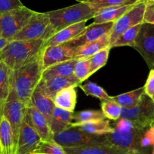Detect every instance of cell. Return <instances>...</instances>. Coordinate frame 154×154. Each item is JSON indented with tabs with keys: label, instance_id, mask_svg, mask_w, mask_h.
Instances as JSON below:
<instances>
[{
	"label": "cell",
	"instance_id": "cell-1",
	"mask_svg": "<svg viewBox=\"0 0 154 154\" xmlns=\"http://www.w3.org/2000/svg\"><path fill=\"white\" fill-rule=\"evenodd\" d=\"M45 40H11L5 46L0 59L12 71L17 70L40 57Z\"/></svg>",
	"mask_w": 154,
	"mask_h": 154
},
{
	"label": "cell",
	"instance_id": "cell-2",
	"mask_svg": "<svg viewBox=\"0 0 154 154\" xmlns=\"http://www.w3.org/2000/svg\"><path fill=\"white\" fill-rule=\"evenodd\" d=\"M43 72L40 57L17 70L12 71L11 85L22 102L30 105L31 97L42 78Z\"/></svg>",
	"mask_w": 154,
	"mask_h": 154
},
{
	"label": "cell",
	"instance_id": "cell-3",
	"mask_svg": "<svg viewBox=\"0 0 154 154\" xmlns=\"http://www.w3.org/2000/svg\"><path fill=\"white\" fill-rule=\"evenodd\" d=\"M113 128L112 132L105 134L109 143L131 152L140 153V140L148 128H139L132 122L125 119H118Z\"/></svg>",
	"mask_w": 154,
	"mask_h": 154
},
{
	"label": "cell",
	"instance_id": "cell-4",
	"mask_svg": "<svg viewBox=\"0 0 154 154\" xmlns=\"http://www.w3.org/2000/svg\"><path fill=\"white\" fill-rule=\"evenodd\" d=\"M97 10L84 2H79L66 8L48 11L47 14L54 32L62 29L94 18Z\"/></svg>",
	"mask_w": 154,
	"mask_h": 154
},
{
	"label": "cell",
	"instance_id": "cell-5",
	"mask_svg": "<svg viewBox=\"0 0 154 154\" xmlns=\"http://www.w3.org/2000/svg\"><path fill=\"white\" fill-rule=\"evenodd\" d=\"M55 33L46 12L35 11L27 24L19 31L11 40H47ZM10 40V41H11Z\"/></svg>",
	"mask_w": 154,
	"mask_h": 154
},
{
	"label": "cell",
	"instance_id": "cell-6",
	"mask_svg": "<svg viewBox=\"0 0 154 154\" xmlns=\"http://www.w3.org/2000/svg\"><path fill=\"white\" fill-rule=\"evenodd\" d=\"M53 139L63 147H79L109 143L105 135L88 134L75 127H69L60 132L56 133L53 136Z\"/></svg>",
	"mask_w": 154,
	"mask_h": 154
},
{
	"label": "cell",
	"instance_id": "cell-7",
	"mask_svg": "<svg viewBox=\"0 0 154 154\" xmlns=\"http://www.w3.org/2000/svg\"><path fill=\"white\" fill-rule=\"evenodd\" d=\"M34 12L35 11L23 6L0 15L1 35L11 40L27 24Z\"/></svg>",
	"mask_w": 154,
	"mask_h": 154
},
{
	"label": "cell",
	"instance_id": "cell-8",
	"mask_svg": "<svg viewBox=\"0 0 154 154\" xmlns=\"http://www.w3.org/2000/svg\"><path fill=\"white\" fill-rule=\"evenodd\" d=\"M120 119H128L139 128H149L154 124L153 101L144 94L137 106L131 109L122 108Z\"/></svg>",
	"mask_w": 154,
	"mask_h": 154
},
{
	"label": "cell",
	"instance_id": "cell-9",
	"mask_svg": "<svg viewBox=\"0 0 154 154\" xmlns=\"http://www.w3.org/2000/svg\"><path fill=\"white\" fill-rule=\"evenodd\" d=\"M146 0H139L127 12L113 23L109 32L110 46L124 32L132 26L143 23ZM109 46V47H110Z\"/></svg>",
	"mask_w": 154,
	"mask_h": 154
},
{
	"label": "cell",
	"instance_id": "cell-10",
	"mask_svg": "<svg viewBox=\"0 0 154 154\" xmlns=\"http://www.w3.org/2000/svg\"><path fill=\"white\" fill-rule=\"evenodd\" d=\"M27 107V105L22 102L17 97L15 91L11 85L10 92L8 97L4 102L2 109L4 116L11 125L16 142L17 141L19 130L22 122L24 120Z\"/></svg>",
	"mask_w": 154,
	"mask_h": 154
},
{
	"label": "cell",
	"instance_id": "cell-11",
	"mask_svg": "<svg viewBox=\"0 0 154 154\" xmlns=\"http://www.w3.org/2000/svg\"><path fill=\"white\" fill-rule=\"evenodd\" d=\"M134 48L144 59L149 69L154 68V24L143 23L134 42Z\"/></svg>",
	"mask_w": 154,
	"mask_h": 154
},
{
	"label": "cell",
	"instance_id": "cell-12",
	"mask_svg": "<svg viewBox=\"0 0 154 154\" xmlns=\"http://www.w3.org/2000/svg\"><path fill=\"white\" fill-rule=\"evenodd\" d=\"M75 49L66 42L57 45L45 47L40 54L42 68H45L60 62L74 59Z\"/></svg>",
	"mask_w": 154,
	"mask_h": 154
},
{
	"label": "cell",
	"instance_id": "cell-13",
	"mask_svg": "<svg viewBox=\"0 0 154 154\" xmlns=\"http://www.w3.org/2000/svg\"><path fill=\"white\" fill-rule=\"evenodd\" d=\"M113 22L103 23H93L89 26H85L84 30L77 35L72 40L69 41L66 43L74 48L75 49L82 46L88 42H92L97 38H100L105 34L110 32L113 26Z\"/></svg>",
	"mask_w": 154,
	"mask_h": 154
},
{
	"label": "cell",
	"instance_id": "cell-14",
	"mask_svg": "<svg viewBox=\"0 0 154 154\" xmlns=\"http://www.w3.org/2000/svg\"><path fill=\"white\" fill-rule=\"evenodd\" d=\"M42 140L40 136L26 122L24 118L19 130L16 153L32 154Z\"/></svg>",
	"mask_w": 154,
	"mask_h": 154
},
{
	"label": "cell",
	"instance_id": "cell-15",
	"mask_svg": "<svg viewBox=\"0 0 154 154\" xmlns=\"http://www.w3.org/2000/svg\"><path fill=\"white\" fill-rule=\"evenodd\" d=\"M81 83L74 75L69 77H53L46 80L40 79L35 88L53 100L56 94L63 88L70 86L77 87Z\"/></svg>",
	"mask_w": 154,
	"mask_h": 154
},
{
	"label": "cell",
	"instance_id": "cell-16",
	"mask_svg": "<svg viewBox=\"0 0 154 154\" xmlns=\"http://www.w3.org/2000/svg\"><path fill=\"white\" fill-rule=\"evenodd\" d=\"M25 120L40 136L42 140H52V133L49 123L45 117L34 106H29L26 109Z\"/></svg>",
	"mask_w": 154,
	"mask_h": 154
},
{
	"label": "cell",
	"instance_id": "cell-17",
	"mask_svg": "<svg viewBox=\"0 0 154 154\" xmlns=\"http://www.w3.org/2000/svg\"><path fill=\"white\" fill-rule=\"evenodd\" d=\"M17 142L8 119L0 111V154H16Z\"/></svg>",
	"mask_w": 154,
	"mask_h": 154
},
{
	"label": "cell",
	"instance_id": "cell-18",
	"mask_svg": "<svg viewBox=\"0 0 154 154\" xmlns=\"http://www.w3.org/2000/svg\"><path fill=\"white\" fill-rule=\"evenodd\" d=\"M66 154H134V152L110 143L90 145L79 147H63Z\"/></svg>",
	"mask_w": 154,
	"mask_h": 154
},
{
	"label": "cell",
	"instance_id": "cell-19",
	"mask_svg": "<svg viewBox=\"0 0 154 154\" xmlns=\"http://www.w3.org/2000/svg\"><path fill=\"white\" fill-rule=\"evenodd\" d=\"M86 22H80L57 31L52 36L45 41L43 48L51 45H60L72 40V38L79 35L84 30L86 26Z\"/></svg>",
	"mask_w": 154,
	"mask_h": 154
},
{
	"label": "cell",
	"instance_id": "cell-20",
	"mask_svg": "<svg viewBox=\"0 0 154 154\" xmlns=\"http://www.w3.org/2000/svg\"><path fill=\"white\" fill-rule=\"evenodd\" d=\"M109 46H110L109 33L105 34L104 35L96 40L88 42L82 46L76 48L75 51L74 59L79 60V59L88 58L95 53L100 51V50L109 48Z\"/></svg>",
	"mask_w": 154,
	"mask_h": 154
},
{
	"label": "cell",
	"instance_id": "cell-21",
	"mask_svg": "<svg viewBox=\"0 0 154 154\" xmlns=\"http://www.w3.org/2000/svg\"><path fill=\"white\" fill-rule=\"evenodd\" d=\"M30 105L34 106L45 117L49 125L52 119V112L55 107L52 99L47 97L42 91L35 88L31 97ZM29 105V106H30Z\"/></svg>",
	"mask_w": 154,
	"mask_h": 154
},
{
	"label": "cell",
	"instance_id": "cell-22",
	"mask_svg": "<svg viewBox=\"0 0 154 154\" xmlns=\"http://www.w3.org/2000/svg\"><path fill=\"white\" fill-rule=\"evenodd\" d=\"M76 61L77 59H71L45 68L43 69L41 79L46 80L53 77H69L74 75V66Z\"/></svg>",
	"mask_w": 154,
	"mask_h": 154
},
{
	"label": "cell",
	"instance_id": "cell-23",
	"mask_svg": "<svg viewBox=\"0 0 154 154\" xmlns=\"http://www.w3.org/2000/svg\"><path fill=\"white\" fill-rule=\"evenodd\" d=\"M135 4V3H134ZM134 4L121 6H114L109 8H102L97 11L94 17V23H103L113 22L115 23L118 19L120 18L125 12L128 11Z\"/></svg>",
	"mask_w": 154,
	"mask_h": 154
},
{
	"label": "cell",
	"instance_id": "cell-24",
	"mask_svg": "<svg viewBox=\"0 0 154 154\" xmlns=\"http://www.w3.org/2000/svg\"><path fill=\"white\" fill-rule=\"evenodd\" d=\"M76 87L70 86L59 91L53 99L56 106L64 110L73 112L76 105Z\"/></svg>",
	"mask_w": 154,
	"mask_h": 154
},
{
	"label": "cell",
	"instance_id": "cell-25",
	"mask_svg": "<svg viewBox=\"0 0 154 154\" xmlns=\"http://www.w3.org/2000/svg\"><path fill=\"white\" fill-rule=\"evenodd\" d=\"M72 113L73 112L64 110L55 106L53 110L52 119L50 124L53 134L60 132L70 127L72 122Z\"/></svg>",
	"mask_w": 154,
	"mask_h": 154
},
{
	"label": "cell",
	"instance_id": "cell-26",
	"mask_svg": "<svg viewBox=\"0 0 154 154\" xmlns=\"http://www.w3.org/2000/svg\"><path fill=\"white\" fill-rule=\"evenodd\" d=\"M78 129L96 135H105L113 131L114 128L106 119L91 121L75 126Z\"/></svg>",
	"mask_w": 154,
	"mask_h": 154
},
{
	"label": "cell",
	"instance_id": "cell-27",
	"mask_svg": "<svg viewBox=\"0 0 154 154\" xmlns=\"http://www.w3.org/2000/svg\"><path fill=\"white\" fill-rule=\"evenodd\" d=\"M145 94L144 88H137L131 91L119 94L117 96L112 97V99L117 102L122 108L125 109H131L137 106L140 102L142 96Z\"/></svg>",
	"mask_w": 154,
	"mask_h": 154
},
{
	"label": "cell",
	"instance_id": "cell-28",
	"mask_svg": "<svg viewBox=\"0 0 154 154\" xmlns=\"http://www.w3.org/2000/svg\"><path fill=\"white\" fill-rule=\"evenodd\" d=\"M12 70L0 59V97L5 102L11 88Z\"/></svg>",
	"mask_w": 154,
	"mask_h": 154
},
{
	"label": "cell",
	"instance_id": "cell-29",
	"mask_svg": "<svg viewBox=\"0 0 154 154\" xmlns=\"http://www.w3.org/2000/svg\"><path fill=\"white\" fill-rule=\"evenodd\" d=\"M106 117L103 115L101 110H93V109H86V110L79 111L72 113V122L70 127H75L76 125L91 122V121L105 119Z\"/></svg>",
	"mask_w": 154,
	"mask_h": 154
},
{
	"label": "cell",
	"instance_id": "cell-30",
	"mask_svg": "<svg viewBox=\"0 0 154 154\" xmlns=\"http://www.w3.org/2000/svg\"><path fill=\"white\" fill-rule=\"evenodd\" d=\"M100 106H101V111L105 116L106 119L113 121H117L118 119H120L122 107L112 99V97L110 99L102 100Z\"/></svg>",
	"mask_w": 154,
	"mask_h": 154
},
{
	"label": "cell",
	"instance_id": "cell-31",
	"mask_svg": "<svg viewBox=\"0 0 154 154\" xmlns=\"http://www.w3.org/2000/svg\"><path fill=\"white\" fill-rule=\"evenodd\" d=\"M76 1L88 4L94 9L98 11L102 8H109V7L132 5L138 2L139 0H76Z\"/></svg>",
	"mask_w": 154,
	"mask_h": 154
},
{
	"label": "cell",
	"instance_id": "cell-32",
	"mask_svg": "<svg viewBox=\"0 0 154 154\" xmlns=\"http://www.w3.org/2000/svg\"><path fill=\"white\" fill-rule=\"evenodd\" d=\"M141 24L142 23L137 24L127 29L112 43V45L110 46V48L122 46H130L134 48L135 38L140 30Z\"/></svg>",
	"mask_w": 154,
	"mask_h": 154
},
{
	"label": "cell",
	"instance_id": "cell-33",
	"mask_svg": "<svg viewBox=\"0 0 154 154\" xmlns=\"http://www.w3.org/2000/svg\"><path fill=\"white\" fill-rule=\"evenodd\" d=\"M111 48H106L104 49L100 50L98 52L88 57L90 62V72L91 75L95 73L100 68L103 67L106 65L109 57V51Z\"/></svg>",
	"mask_w": 154,
	"mask_h": 154
},
{
	"label": "cell",
	"instance_id": "cell-34",
	"mask_svg": "<svg viewBox=\"0 0 154 154\" xmlns=\"http://www.w3.org/2000/svg\"><path fill=\"white\" fill-rule=\"evenodd\" d=\"M32 154H66L64 149L54 139L42 140Z\"/></svg>",
	"mask_w": 154,
	"mask_h": 154
},
{
	"label": "cell",
	"instance_id": "cell-35",
	"mask_svg": "<svg viewBox=\"0 0 154 154\" xmlns=\"http://www.w3.org/2000/svg\"><path fill=\"white\" fill-rule=\"evenodd\" d=\"M79 86L86 95L97 97V98L100 99L101 101L110 99L112 97L106 92V91L102 87L99 86L98 85L92 82H88L84 85H79Z\"/></svg>",
	"mask_w": 154,
	"mask_h": 154
},
{
	"label": "cell",
	"instance_id": "cell-36",
	"mask_svg": "<svg viewBox=\"0 0 154 154\" xmlns=\"http://www.w3.org/2000/svg\"><path fill=\"white\" fill-rule=\"evenodd\" d=\"M73 74L81 82L91 76L89 59L85 58L77 60L75 66H74Z\"/></svg>",
	"mask_w": 154,
	"mask_h": 154
},
{
	"label": "cell",
	"instance_id": "cell-37",
	"mask_svg": "<svg viewBox=\"0 0 154 154\" xmlns=\"http://www.w3.org/2000/svg\"><path fill=\"white\" fill-rule=\"evenodd\" d=\"M23 6L20 0H0V15Z\"/></svg>",
	"mask_w": 154,
	"mask_h": 154
},
{
	"label": "cell",
	"instance_id": "cell-38",
	"mask_svg": "<svg viewBox=\"0 0 154 154\" xmlns=\"http://www.w3.org/2000/svg\"><path fill=\"white\" fill-rule=\"evenodd\" d=\"M143 23L154 24V0H146Z\"/></svg>",
	"mask_w": 154,
	"mask_h": 154
},
{
	"label": "cell",
	"instance_id": "cell-39",
	"mask_svg": "<svg viewBox=\"0 0 154 154\" xmlns=\"http://www.w3.org/2000/svg\"><path fill=\"white\" fill-rule=\"evenodd\" d=\"M143 88H144L145 94L149 97H151L154 94V68L151 69L149 71L146 84Z\"/></svg>",
	"mask_w": 154,
	"mask_h": 154
},
{
	"label": "cell",
	"instance_id": "cell-40",
	"mask_svg": "<svg viewBox=\"0 0 154 154\" xmlns=\"http://www.w3.org/2000/svg\"><path fill=\"white\" fill-rule=\"evenodd\" d=\"M8 42H9V40L6 39V38H4V37H2V35H0V55L2 54L4 48H5V46L8 45Z\"/></svg>",
	"mask_w": 154,
	"mask_h": 154
},
{
	"label": "cell",
	"instance_id": "cell-41",
	"mask_svg": "<svg viewBox=\"0 0 154 154\" xmlns=\"http://www.w3.org/2000/svg\"><path fill=\"white\" fill-rule=\"evenodd\" d=\"M3 103H4V102L2 101V100L1 99V97H0V111H1V109H2V106H3Z\"/></svg>",
	"mask_w": 154,
	"mask_h": 154
},
{
	"label": "cell",
	"instance_id": "cell-42",
	"mask_svg": "<svg viewBox=\"0 0 154 154\" xmlns=\"http://www.w3.org/2000/svg\"><path fill=\"white\" fill-rule=\"evenodd\" d=\"M150 98L152 99V101H153V103H154V94H152V96H151V97H150Z\"/></svg>",
	"mask_w": 154,
	"mask_h": 154
},
{
	"label": "cell",
	"instance_id": "cell-43",
	"mask_svg": "<svg viewBox=\"0 0 154 154\" xmlns=\"http://www.w3.org/2000/svg\"><path fill=\"white\" fill-rule=\"evenodd\" d=\"M134 154H140V153H138V152H134Z\"/></svg>",
	"mask_w": 154,
	"mask_h": 154
},
{
	"label": "cell",
	"instance_id": "cell-44",
	"mask_svg": "<svg viewBox=\"0 0 154 154\" xmlns=\"http://www.w3.org/2000/svg\"><path fill=\"white\" fill-rule=\"evenodd\" d=\"M0 35H1V27H0Z\"/></svg>",
	"mask_w": 154,
	"mask_h": 154
},
{
	"label": "cell",
	"instance_id": "cell-45",
	"mask_svg": "<svg viewBox=\"0 0 154 154\" xmlns=\"http://www.w3.org/2000/svg\"><path fill=\"white\" fill-rule=\"evenodd\" d=\"M16 154H17V153H16Z\"/></svg>",
	"mask_w": 154,
	"mask_h": 154
}]
</instances>
